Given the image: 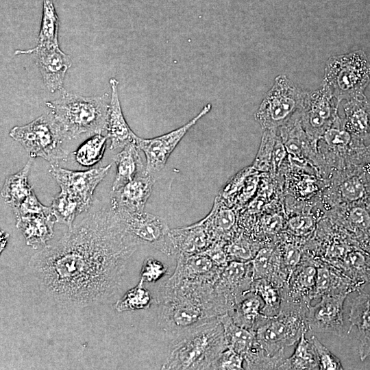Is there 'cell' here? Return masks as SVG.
<instances>
[{"label": "cell", "instance_id": "d6a6232c", "mask_svg": "<svg viewBox=\"0 0 370 370\" xmlns=\"http://www.w3.org/2000/svg\"><path fill=\"white\" fill-rule=\"evenodd\" d=\"M254 280L268 278L284 284L286 280L281 269V259L276 245L261 247L251 260Z\"/></svg>", "mask_w": 370, "mask_h": 370}, {"label": "cell", "instance_id": "f6af8a7d", "mask_svg": "<svg viewBox=\"0 0 370 370\" xmlns=\"http://www.w3.org/2000/svg\"><path fill=\"white\" fill-rule=\"evenodd\" d=\"M310 338L315 348L319 369L342 370L344 369L340 359L323 345L315 336H311Z\"/></svg>", "mask_w": 370, "mask_h": 370}, {"label": "cell", "instance_id": "9a60e30c", "mask_svg": "<svg viewBox=\"0 0 370 370\" xmlns=\"http://www.w3.org/2000/svg\"><path fill=\"white\" fill-rule=\"evenodd\" d=\"M347 295H325L314 306L310 305L306 312L308 330L342 336L345 333L343 304Z\"/></svg>", "mask_w": 370, "mask_h": 370}, {"label": "cell", "instance_id": "2e32d148", "mask_svg": "<svg viewBox=\"0 0 370 370\" xmlns=\"http://www.w3.org/2000/svg\"><path fill=\"white\" fill-rule=\"evenodd\" d=\"M32 53L42 81L51 92L62 90L66 73L71 65L69 56L59 46L36 45L27 50H16L15 54Z\"/></svg>", "mask_w": 370, "mask_h": 370}, {"label": "cell", "instance_id": "5b68a950", "mask_svg": "<svg viewBox=\"0 0 370 370\" xmlns=\"http://www.w3.org/2000/svg\"><path fill=\"white\" fill-rule=\"evenodd\" d=\"M308 308L304 304L282 300L279 314L267 317L255 331L256 341L264 354L278 361L280 368L286 358V348L297 343L302 333L308 330Z\"/></svg>", "mask_w": 370, "mask_h": 370}, {"label": "cell", "instance_id": "b9f144b4", "mask_svg": "<svg viewBox=\"0 0 370 370\" xmlns=\"http://www.w3.org/2000/svg\"><path fill=\"white\" fill-rule=\"evenodd\" d=\"M317 219L309 212H299L290 215L284 227L287 233L297 238L312 236L317 227Z\"/></svg>", "mask_w": 370, "mask_h": 370}, {"label": "cell", "instance_id": "f1b7e54d", "mask_svg": "<svg viewBox=\"0 0 370 370\" xmlns=\"http://www.w3.org/2000/svg\"><path fill=\"white\" fill-rule=\"evenodd\" d=\"M345 101L344 126L352 135L365 141L370 135V101L362 95Z\"/></svg>", "mask_w": 370, "mask_h": 370}, {"label": "cell", "instance_id": "1f68e13d", "mask_svg": "<svg viewBox=\"0 0 370 370\" xmlns=\"http://www.w3.org/2000/svg\"><path fill=\"white\" fill-rule=\"evenodd\" d=\"M360 288L370 284V254L358 246L352 247L334 265Z\"/></svg>", "mask_w": 370, "mask_h": 370}, {"label": "cell", "instance_id": "8d00e7d4", "mask_svg": "<svg viewBox=\"0 0 370 370\" xmlns=\"http://www.w3.org/2000/svg\"><path fill=\"white\" fill-rule=\"evenodd\" d=\"M51 207L56 223L65 225L69 229L73 226L79 214L89 210L75 198L62 192L53 199Z\"/></svg>", "mask_w": 370, "mask_h": 370}, {"label": "cell", "instance_id": "4fadbf2b", "mask_svg": "<svg viewBox=\"0 0 370 370\" xmlns=\"http://www.w3.org/2000/svg\"><path fill=\"white\" fill-rule=\"evenodd\" d=\"M212 106L206 105L199 113L183 126L169 133L153 138L138 137L136 145L146 157V171L154 175L160 171L166 164L171 153L187 132L204 115L210 112Z\"/></svg>", "mask_w": 370, "mask_h": 370}, {"label": "cell", "instance_id": "7c38bea8", "mask_svg": "<svg viewBox=\"0 0 370 370\" xmlns=\"http://www.w3.org/2000/svg\"><path fill=\"white\" fill-rule=\"evenodd\" d=\"M111 164L87 171H72L51 164L49 171L60 188V192L78 200L88 210L93 204V193L106 176Z\"/></svg>", "mask_w": 370, "mask_h": 370}, {"label": "cell", "instance_id": "f35d334b", "mask_svg": "<svg viewBox=\"0 0 370 370\" xmlns=\"http://www.w3.org/2000/svg\"><path fill=\"white\" fill-rule=\"evenodd\" d=\"M154 302L155 299L145 287L144 282L140 280L134 287L117 300L114 307L117 312H123L148 309Z\"/></svg>", "mask_w": 370, "mask_h": 370}, {"label": "cell", "instance_id": "cb8c5ba5", "mask_svg": "<svg viewBox=\"0 0 370 370\" xmlns=\"http://www.w3.org/2000/svg\"><path fill=\"white\" fill-rule=\"evenodd\" d=\"M362 289L337 267L321 260L317 264L314 299L325 295H346Z\"/></svg>", "mask_w": 370, "mask_h": 370}, {"label": "cell", "instance_id": "7402d4cb", "mask_svg": "<svg viewBox=\"0 0 370 370\" xmlns=\"http://www.w3.org/2000/svg\"><path fill=\"white\" fill-rule=\"evenodd\" d=\"M173 274L168 280L173 282H206L214 284L221 270L207 255L202 253L176 258Z\"/></svg>", "mask_w": 370, "mask_h": 370}, {"label": "cell", "instance_id": "816d5d0a", "mask_svg": "<svg viewBox=\"0 0 370 370\" xmlns=\"http://www.w3.org/2000/svg\"><path fill=\"white\" fill-rule=\"evenodd\" d=\"M8 237L9 234L7 232L3 230H1V251H2L5 249L8 243Z\"/></svg>", "mask_w": 370, "mask_h": 370}, {"label": "cell", "instance_id": "ba28073f", "mask_svg": "<svg viewBox=\"0 0 370 370\" xmlns=\"http://www.w3.org/2000/svg\"><path fill=\"white\" fill-rule=\"evenodd\" d=\"M9 135L24 147L29 158L40 157L51 164L68 158L69 152L62 147L66 138L51 112L26 125L14 127Z\"/></svg>", "mask_w": 370, "mask_h": 370}, {"label": "cell", "instance_id": "484cf974", "mask_svg": "<svg viewBox=\"0 0 370 370\" xmlns=\"http://www.w3.org/2000/svg\"><path fill=\"white\" fill-rule=\"evenodd\" d=\"M352 299L349 313V328L355 326L358 331V355L364 361L370 356V291L360 289Z\"/></svg>", "mask_w": 370, "mask_h": 370}, {"label": "cell", "instance_id": "ac0fdd59", "mask_svg": "<svg viewBox=\"0 0 370 370\" xmlns=\"http://www.w3.org/2000/svg\"><path fill=\"white\" fill-rule=\"evenodd\" d=\"M212 243L206 227L197 222L186 227L169 229L159 251L177 258L201 253Z\"/></svg>", "mask_w": 370, "mask_h": 370}, {"label": "cell", "instance_id": "f546056e", "mask_svg": "<svg viewBox=\"0 0 370 370\" xmlns=\"http://www.w3.org/2000/svg\"><path fill=\"white\" fill-rule=\"evenodd\" d=\"M114 161L116 166V172L112 190H118L136 177L147 173L136 143L125 146L114 157Z\"/></svg>", "mask_w": 370, "mask_h": 370}, {"label": "cell", "instance_id": "52a82bcc", "mask_svg": "<svg viewBox=\"0 0 370 370\" xmlns=\"http://www.w3.org/2000/svg\"><path fill=\"white\" fill-rule=\"evenodd\" d=\"M370 82V62L363 51L331 57L326 63L323 86L343 101L364 95Z\"/></svg>", "mask_w": 370, "mask_h": 370}, {"label": "cell", "instance_id": "f5cc1de1", "mask_svg": "<svg viewBox=\"0 0 370 370\" xmlns=\"http://www.w3.org/2000/svg\"><path fill=\"white\" fill-rule=\"evenodd\" d=\"M368 146H369V149H370V144H369V145H368Z\"/></svg>", "mask_w": 370, "mask_h": 370}, {"label": "cell", "instance_id": "f907efd6", "mask_svg": "<svg viewBox=\"0 0 370 370\" xmlns=\"http://www.w3.org/2000/svg\"><path fill=\"white\" fill-rule=\"evenodd\" d=\"M359 247L363 250L370 254V233L360 243Z\"/></svg>", "mask_w": 370, "mask_h": 370}, {"label": "cell", "instance_id": "83f0119b", "mask_svg": "<svg viewBox=\"0 0 370 370\" xmlns=\"http://www.w3.org/2000/svg\"><path fill=\"white\" fill-rule=\"evenodd\" d=\"M263 306L262 298L250 290L236 300L227 314L238 326L255 332L267 318L262 313Z\"/></svg>", "mask_w": 370, "mask_h": 370}, {"label": "cell", "instance_id": "c3c4849f", "mask_svg": "<svg viewBox=\"0 0 370 370\" xmlns=\"http://www.w3.org/2000/svg\"><path fill=\"white\" fill-rule=\"evenodd\" d=\"M225 244L223 241H214L201 253L207 255L217 266L223 268L230 262L225 249Z\"/></svg>", "mask_w": 370, "mask_h": 370}, {"label": "cell", "instance_id": "ee69618b", "mask_svg": "<svg viewBox=\"0 0 370 370\" xmlns=\"http://www.w3.org/2000/svg\"><path fill=\"white\" fill-rule=\"evenodd\" d=\"M244 357L231 348L223 351L213 362L210 369L240 370L245 369Z\"/></svg>", "mask_w": 370, "mask_h": 370}, {"label": "cell", "instance_id": "4dcf8cb0", "mask_svg": "<svg viewBox=\"0 0 370 370\" xmlns=\"http://www.w3.org/2000/svg\"><path fill=\"white\" fill-rule=\"evenodd\" d=\"M34 158H29L17 173L8 175L4 181L1 196L12 210L18 208L34 192L28 183V176Z\"/></svg>", "mask_w": 370, "mask_h": 370}, {"label": "cell", "instance_id": "30bf717a", "mask_svg": "<svg viewBox=\"0 0 370 370\" xmlns=\"http://www.w3.org/2000/svg\"><path fill=\"white\" fill-rule=\"evenodd\" d=\"M323 192L328 209L370 198V162L350 164L333 173Z\"/></svg>", "mask_w": 370, "mask_h": 370}, {"label": "cell", "instance_id": "277c9868", "mask_svg": "<svg viewBox=\"0 0 370 370\" xmlns=\"http://www.w3.org/2000/svg\"><path fill=\"white\" fill-rule=\"evenodd\" d=\"M66 138L101 134L107 129L108 95L83 96L61 90L59 98L46 102Z\"/></svg>", "mask_w": 370, "mask_h": 370}, {"label": "cell", "instance_id": "ab89813d", "mask_svg": "<svg viewBox=\"0 0 370 370\" xmlns=\"http://www.w3.org/2000/svg\"><path fill=\"white\" fill-rule=\"evenodd\" d=\"M108 138L101 134L92 135L74 153L76 161L86 167L97 163L103 156Z\"/></svg>", "mask_w": 370, "mask_h": 370}, {"label": "cell", "instance_id": "603a6c76", "mask_svg": "<svg viewBox=\"0 0 370 370\" xmlns=\"http://www.w3.org/2000/svg\"><path fill=\"white\" fill-rule=\"evenodd\" d=\"M118 84L115 78L110 79L112 94L109 101L106 130L107 136L110 140V149L112 150L136 143L138 137L132 132L124 118L119 97Z\"/></svg>", "mask_w": 370, "mask_h": 370}, {"label": "cell", "instance_id": "ffe728a7", "mask_svg": "<svg viewBox=\"0 0 370 370\" xmlns=\"http://www.w3.org/2000/svg\"><path fill=\"white\" fill-rule=\"evenodd\" d=\"M254 280L251 260H232L221 269L214 283V288L226 300L228 311L238 298L251 289Z\"/></svg>", "mask_w": 370, "mask_h": 370}, {"label": "cell", "instance_id": "5bb4252c", "mask_svg": "<svg viewBox=\"0 0 370 370\" xmlns=\"http://www.w3.org/2000/svg\"><path fill=\"white\" fill-rule=\"evenodd\" d=\"M114 212L125 232L138 245H149L160 250L169 230L166 222L162 218L144 211Z\"/></svg>", "mask_w": 370, "mask_h": 370}, {"label": "cell", "instance_id": "d4e9b609", "mask_svg": "<svg viewBox=\"0 0 370 370\" xmlns=\"http://www.w3.org/2000/svg\"><path fill=\"white\" fill-rule=\"evenodd\" d=\"M198 223L206 227L213 242L220 241L227 243L239 233L235 211L220 197L216 198L207 217Z\"/></svg>", "mask_w": 370, "mask_h": 370}, {"label": "cell", "instance_id": "d6986e66", "mask_svg": "<svg viewBox=\"0 0 370 370\" xmlns=\"http://www.w3.org/2000/svg\"><path fill=\"white\" fill-rule=\"evenodd\" d=\"M328 218L359 246L370 233V198L332 208Z\"/></svg>", "mask_w": 370, "mask_h": 370}, {"label": "cell", "instance_id": "9c48e42d", "mask_svg": "<svg viewBox=\"0 0 370 370\" xmlns=\"http://www.w3.org/2000/svg\"><path fill=\"white\" fill-rule=\"evenodd\" d=\"M306 92L285 75H278L254 114L263 130H278L301 110Z\"/></svg>", "mask_w": 370, "mask_h": 370}, {"label": "cell", "instance_id": "60d3db41", "mask_svg": "<svg viewBox=\"0 0 370 370\" xmlns=\"http://www.w3.org/2000/svg\"><path fill=\"white\" fill-rule=\"evenodd\" d=\"M261 247L260 245L243 234H238L225 245L230 262L251 260Z\"/></svg>", "mask_w": 370, "mask_h": 370}, {"label": "cell", "instance_id": "8992f818", "mask_svg": "<svg viewBox=\"0 0 370 370\" xmlns=\"http://www.w3.org/2000/svg\"><path fill=\"white\" fill-rule=\"evenodd\" d=\"M317 171L326 182L335 172L353 164L370 162L365 141L352 135L338 116L317 142Z\"/></svg>", "mask_w": 370, "mask_h": 370}, {"label": "cell", "instance_id": "8fae6325", "mask_svg": "<svg viewBox=\"0 0 370 370\" xmlns=\"http://www.w3.org/2000/svg\"><path fill=\"white\" fill-rule=\"evenodd\" d=\"M334 99L323 86L306 92L300 110V122L306 135L317 147L318 140L338 116V106Z\"/></svg>", "mask_w": 370, "mask_h": 370}, {"label": "cell", "instance_id": "6da1fadb", "mask_svg": "<svg viewBox=\"0 0 370 370\" xmlns=\"http://www.w3.org/2000/svg\"><path fill=\"white\" fill-rule=\"evenodd\" d=\"M138 246L111 208L92 204L59 241L30 258L25 275L42 296L58 306L102 304L119 291Z\"/></svg>", "mask_w": 370, "mask_h": 370}, {"label": "cell", "instance_id": "44dd1931", "mask_svg": "<svg viewBox=\"0 0 370 370\" xmlns=\"http://www.w3.org/2000/svg\"><path fill=\"white\" fill-rule=\"evenodd\" d=\"M155 180L147 173L138 176L118 190L110 192V208L114 212H143Z\"/></svg>", "mask_w": 370, "mask_h": 370}, {"label": "cell", "instance_id": "836d02e7", "mask_svg": "<svg viewBox=\"0 0 370 370\" xmlns=\"http://www.w3.org/2000/svg\"><path fill=\"white\" fill-rule=\"evenodd\" d=\"M218 319L223 325L227 347L244 357L256 343L255 332L236 325L227 313Z\"/></svg>", "mask_w": 370, "mask_h": 370}, {"label": "cell", "instance_id": "e0dca14e", "mask_svg": "<svg viewBox=\"0 0 370 370\" xmlns=\"http://www.w3.org/2000/svg\"><path fill=\"white\" fill-rule=\"evenodd\" d=\"M321 258L304 251L300 264L282 287V300L310 306L314 299L317 264Z\"/></svg>", "mask_w": 370, "mask_h": 370}, {"label": "cell", "instance_id": "d590c367", "mask_svg": "<svg viewBox=\"0 0 370 370\" xmlns=\"http://www.w3.org/2000/svg\"><path fill=\"white\" fill-rule=\"evenodd\" d=\"M306 332L307 331H305L302 333L293 354L289 358H285L280 369H319L314 344L310 338L306 337Z\"/></svg>", "mask_w": 370, "mask_h": 370}, {"label": "cell", "instance_id": "bcb514c9", "mask_svg": "<svg viewBox=\"0 0 370 370\" xmlns=\"http://www.w3.org/2000/svg\"><path fill=\"white\" fill-rule=\"evenodd\" d=\"M16 219L37 214H53L51 206L42 204L33 193L18 208L13 210Z\"/></svg>", "mask_w": 370, "mask_h": 370}, {"label": "cell", "instance_id": "7bdbcfd3", "mask_svg": "<svg viewBox=\"0 0 370 370\" xmlns=\"http://www.w3.org/2000/svg\"><path fill=\"white\" fill-rule=\"evenodd\" d=\"M277 130H264L260 148L252 166L254 169L263 172L271 170Z\"/></svg>", "mask_w": 370, "mask_h": 370}, {"label": "cell", "instance_id": "7a4b0ae2", "mask_svg": "<svg viewBox=\"0 0 370 370\" xmlns=\"http://www.w3.org/2000/svg\"><path fill=\"white\" fill-rule=\"evenodd\" d=\"M157 302L158 323L173 337L228 311L213 283L167 280L158 288Z\"/></svg>", "mask_w": 370, "mask_h": 370}, {"label": "cell", "instance_id": "4316f807", "mask_svg": "<svg viewBox=\"0 0 370 370\" xmlns=\"http://www.w3.org/2000/svg\"><path fill=\"white\" fill-rule=\"evenodd\" d=\"M55 223L53 214H37L17 218L16 226L27 245L38 249L47 246V242L53 237Z\"/></svg>", "mask_w": 370, "mask_h": 370}, {"label": "cell", "instance_id": "74e56055", "mask_svg": "<svg viewBox=\"0 0 370 370\" xmlns=\"http://www.w3.org/2000/svg\"><path fill=\"white\" fill-rule=\"evenodd\" d=\"M59 19L52 0H42V14L37 45L59 46Z\"/></svg>", "mask_w": 370, "mask_h": 370}, {"label": "cell", "instance_id": "681fc988", "mask_svg": "<svg viewBox=\"0 0 370 370\" xmlns=\"http://www.w3.org/2000/svg\"><path fill=\"white\" fill-rule=\"evenodd\" d=\"M287 154L286 149L285 146L278 134L277 130V137L275 139L273 155H272V162H271V170L275 174L279 173L280 169H281L282 165L285 161V158Z\"/></svg>", "mask_w": 370, "mask_h": 370}, {"label": "cell", "instance_id": "3957f363", "mask_svg": "<svg viewBox=\"0 0 370 370\" xmlns=\"http://www.w3.org/2000/svg\"><path fill=\"white\" fill-rule=\"evenodd\" d=\"M170 345L163 369H210L213 362L227 348L218 318L177 334Z\"/></svg>", "mask_w": 370, "mask_h": 370}, {"label": "cell", "instance_id": "e575fe53", "mask_svg": "<svg viewBox=\"0 0 370 370\" xmlns=\"http://www.w3.org/2000/svg\"><path fill=\"white\" fill-rule=\"evenodd\" d=\"M283 286L284 284L268 278H258L253 281L251 290L262 298L264 302L262 313L264 316L272 317L280 312Z\"/></svg>", "mask_w": 370, "mask_h": 370}, {"label": "cell", "instance_id": "7dc6e473", "mask_svg": "<svg viewBox=\"0 0 370 370\" xmlns=\"http://www.w3.org/2000/svg\"><path fill=\"white\" fill-rule=\"evenodd\" d=\"M167 267L160 261L153 258H147L140 270V278L144 283H153L165 275Z\"/></svg>", "mask_w": 370, "mask_h": 370}]
</instances>
